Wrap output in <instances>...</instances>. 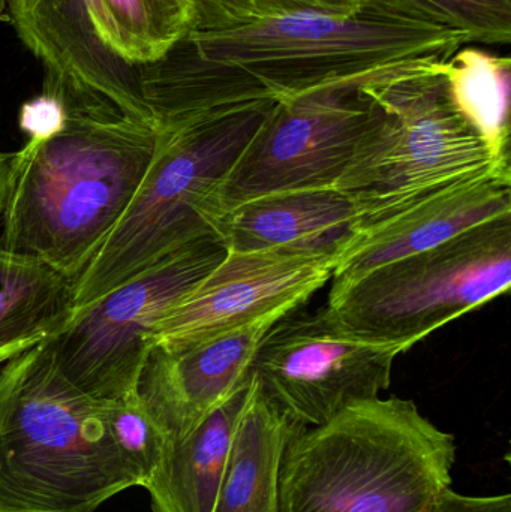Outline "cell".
<instances>
[{
  "instance_id": "1",
  "label": "cell",
  "mask_w": 511,
  "mask_h": 512,
  "mask_svg": "<svg viewBox=\"0 0 511 512\" xmlns=\"http://www.w3.org/2000/svg\"><path fill=\"white\" fill-rule=\"evenodd\" d=\"M461 33L362 5L353 15L297 12L237 29L192 30L161 60L140 66L156 125L245 104L285 101L326 84L410 62L444 63Z\"/></svg>"
},
{
  "instance_id": "2",
  "label": "cell",
  "mask_w": 511,
  "mask_h": 512,
  "mask_svg": "<svg viewBox=\"0 0 511 512\" xmlns=\"http://www.w3.org/2000/svg\"><path fill=\"white\" fill-rule=\"evenodd\" d=\"M65 108L62 131L14 153L0 248L74 285L137 194L159 132L114 110Z\"/></svg>"
},
{
  "instance_id": "3",
  "label": "cell",
  "mask_w": 511,
  "mask_h": 512,
  "mask_svg": "<svg viewBox=\"0 0 511 512\" xmlns=\"http://www.w3.org/2000/svg\"><path fill=\"white\" fill-rule=\"evenodd\" d=\"M143 486L108 402L65 378L47 339L0 366V512H95Z\"/></svg>"
},
{
  "instance_id": "4",
  "label": "cell",
  "mask_w": 511,
  "mask_h": 512,
  "mask_svg": "<svg viewBox=\"0 0 511 512\" xmlns=\"http://www.w3.org/2000/svg\"><path fill=\"white\" fill-rule=\"evenodd\" d=\"M455 436L413 400L375 397L285 447L279 512H432L452 489Z\"/></svg>"
},
{
  "instance_id": "5",
  "label": "cell",
  "mask_w": 511,
  "mask_h": 512,
  "mask_svg": "<svg viewBox=\"0 0 511 512\" xmlns=\"http://www.w3.org/2000/svg\"><path fill=\"white\" fill-rule=\"evenodd\" d=\"M275 104L230 105L158 128V147L137 194L72 285L74 309L188 246L221 239L225 180Z\"/></svg>"
},
{
  "instance_id": "6",
  "label": "cell",
  "mask_w": 511,
  "mask_h": 512,
  "mask_svg": "<svg viewBox=\"0 0 511 512\" xmlns=\"http://www.w3.org/2000/svg\"><path fill=\"white\" fill-rule=\"evenodd\" d=\"M441 66L402 63L365 84L375 117L335 185L356 204L357 228L477 177L511 174L450 101Z\"/></svg>"
},
{
  "instance_id": "7",
  "label": "cell",
  "mask_w": 511,
  "mask_h": 512,
  "mask_svg": "<svg viewBox=\"0 0 511 512\" xmlns=\"http://www.w3.org/2000/svg\"><path fill=\"white\" fill-rule=\"evenodd\" d=\"M511 285V216L392 262L344 288L327 306L353 330L413 348Z\"/></svg>"
},
{
  "instance_id": "8",
  "label": "cell",
  "mask_w": 511,
  "mask_h": 512,
  "mask_svg": "<svg viewBox=\"0 0 511 512\" xmlns=\"http://www.w3.org/2000/svg\"><path fill=\"white\" fill-rule=\"evenodd\" d=\"M225 255L221 239L201 240L72 310L68 322L47 339L60 372L104 402L137 394L156 325Z\"/></svg>"
},
{
  "instance_id": "9",
  "label": "cell",
  "mask_w": 511,
  "mask_h": 512,
  "mask_svg": "<svg viewBox=\"0 0 511 512\" xmlns=\"http://www.w3.org/2000/svg\"><path fill=\"white\" fill-rule=\"evenodd\" d=\"M404 343L348 327L329 306L293 312L264 336L252 373L264 396L294 423L320 426L392 384Z\"/></svg>"
},
{
  "instance_id": "10",
  "label": "cell",
  "mask_w": 511,
  "mask_h": 512,
  "mask_svg": "<svg viewBox=\"0 0 511 512\" xmlns=\"http://www.w3.org/2000/svg\"><path fill=\"white\" fill-rule=\"evenodd\" d=\"M378 71L276 101L228 173L225 212L266 195L335 188L374 120L365 84Z\"/></svg>"
},
{
  "instance_id": "11",
  "label": "cell",
  "mask_w": 511,
  "mask_h": 512,
  "mask_svg": "<svg viewBox=\"0 0 511 512\" xmlns=\"http://www.w3.org/2000/svg\"><path fill=\"white\" fill-rule=\"evenodd\" d=\"M8 9L18 38L44 66V92L158 128L140 66L123 59L101 0H8Z\"/></svg>"
},
{
  "instance_id": "12",
  "label": "cell",
  "mask_w": 511,
  "mask_h": 512,
  "mask_svg": "<svg viewBox=\"0 0 511 512\" xmlns=\"http://www.w3.org/2000/svg\"><path fill=\"white\" fill-rule=\"evenodd\" d=\"M336 252L227 251L153 330L149 346L192 345L273 313L297 312L330 279Z\"/></svg>"
},
{
  "instance_id": "13",
  "label": "cell",
  "mask_w": 511,
  "mask_h": 512,
  "mask_svg": "<svg viewBox=\"0 0 511 512\" xmlns=\"http://www.w3.org/2000/svg\"><path fill=\"white\" fill-rule=\"evenodd\" d=\"M285 316H263L192 345L149 346L137 396L170 441L194 432L251 379L264 336Z\"/></svg>"
},
{
  "instance_id": "14",
  "label": "cell",
  "mask_w": 511,
  "mask_h": 512,
  "mask_svg": "<svg viewBox=\"0 0 511 512\" xmlns=\"http://www.w3.org/2000/svg\"><path fill=\"white\" fill-rule=\"evenodd\" d=\"M506 216H511V174H486L452 186L354 230L336 249L332 289Z\"/></svg>"
},
{
  "instance_id": "15",
  "label": "cell",
  "mask_w": 511,
  "mask_h": 512,
  "mask_svg": "<svg viewBox=\"0 0 511 512\" xmlns=\"http://www.w3.org/2000/svg\"><path fill=\"white\" fill-rule=\"evenodd\" d=\"M359 225L356 204L338 189H303L255 198L230 210L221 240L233 252H336Z\"/></svg>"
},
{
  "instance_id": "16",
  "label": "cell",
  "mask_w": 511,
  "mask_h": 512,
  "mask_svg": "<svg viewBox=\"0 0 511 512\" xmlns=\"http://www.w3.org/2000/svg\"><path fill=\"white\" fill-rule=\"evenodd\" d=\"M251 388L252 376L194 432L168 442L144 484L152 512H215L231 441Z\"/></svg>"
},
{
  "instance_id": "17",
  "label": "cell",
  "mask_w": 511,
  "mask_h": 512,
  "mask_svg": "<svg viewBox=\"0 0 511 512\" xmlns=\"http://www.w3.org/2000/svg\"><path fill=\"white\" fill-rule=\"evenodd\" d=\"M261 391L254 373L231 441L215 512H279V471L290 439L302 430Z\"/></svg>"
},
{
  "instance_id": "18",
  "label": "cell",
  "mask_w": 511,
  "mask_h": 512,
  "mask_svg": "<svg viewBox=\"0 0 511 512\" xmlns=\"http://www.w3.org/2000/svg\"><path fill=\"white\" fill-rule=\"evenodd\" d=\"M72 289L50 265L0 248V349L56 334L74 310Z\"/></svg>"
},
{
  "instance_id": "19",
  "label": "cell",
  "mask_w": 511,
  "mask_h": 512,
  "mask_svg": "<svg viewBox=\"0 0 511 512\" xmlns=\"http://www.w3.org/2000/svg\"><path fill=\"white\" fill-rule=\"evenodd\" d=\"M441 69L458 113L477 132L492 161L511 170L509 57L462 47Z\"/></svg>"
},
{
  "instance_id": "20",
  "label": "cell",
  "mask_w": 511,
  "mask_h": 512,
  "mask_svg": "<svg viewBox=\"0 0 511 512\" xmlns=\"http://www.w3.org/2000/svg\"><path fill=\"white\" fill-rule=\"evenodd\" d=\"M126 62L144 66L161 60L195 27L189 0H101Z\"/></svg>"
},
{
  "instance_id": "21",
  "label": "cell",
  "mask_w": 511,
  "mask_h": 512,
  "mask_svg": "<svg viewBox=\"0 0 511 512\" xmlns=\"http://www.w3.org/2000/svg\"><path fill=\"white\" fill-rule=\"evenodd\" d=\"M402 20L441 27L464 36L465 44L509 45L511 0H360Z\"/></svg>"
},
{
  "instance_id": "22",
  "label": "cell",
  "mask_w": 511,
  "mask_h": 512,
  "mask_svg": "<svg viewBox=\"0 0 511 512\" xmlns=\"http://www.w3.org/2000/svg\"><path fill=\"white\" fill-rule=\"evenodd\" d=\"M194 6L198 32L237 29L278 15L297 12L348 17L359 9L360 0H189Z\"/></svg>"
},
{
  "instance_id": "23",
  "label": "cell",
  "mask_w": 511,
  "mask_h": 512,
  "mask_svg": "<svg viewBox=\"0 0 511 512\" xmlns=\"http://www.w3.org/2000/svg\"><path fill=\"white\" fill-rule=\"evenodd\" d=\"M108 423L117 447L143 474L146 484L161 462L170 439L150 417L137 394L108 402Z\"/></svg>"
},
{
  "instance_id": "24",
  "label": "cell",
  "mask_w": 511,
  "mask_h": 512,
  "mask_svg": "<svg viewBox=\"0 0 511 512\" xmlns=\"http://www.w3.org/2000/svg\"><path fill=\"white\" fill-rule=\"evenodd\" d=\"M66 108L57 96L42 90L41 95L24 102L18 114V125L29 140L42 141L62 131Z\"/></svg>"
},
{
  "instance_id": "25",
  "label": "cell",
  "mask_w": 511,
  "mask_h": 512,
  "mask_svg": "<svg viewBox=\"0 0 511 512\" xmlns=\"http://www.w3.org/2000/svg\"><path fill=\"white\" fill-rule=\"evenodd\" d=\"M432 512H511V495H462L450 489Z\"/></svg>"
},
{
  "instance_id": "26",
  "label": "cell",
  "mask_w": 511,
  "mask_h": 512,
  "mask_svg": "<svg viewBox=\"0 0 511 512\" xmlns=\"http://www.w3.org/2000/svg\"><path fill=\"white\" fill-rule=\"evenodd\" d=\"M12 159H14V153L0 152V224H2L3 209H5L6 194H8Z\"/></svg>"
},
{
  "instance_id": "27",
  "label": "cell",
  "mask_w": 511,
  "mask_h": 512,
  "mask_svg": "<svg viewBox=\"0 0 511 512\" xmlns=\"http://www.w3.org/2000/svg\"><path fill=\"white\" fill-rule=\"evenodd\" d=\"M41 342H21L15 343V345L8 346V348L0 349V366L9 358L15 357V355L21 354V352L27 351L32 346L38 345Z\"/></svg>"
},
{
  "instance_id": "28",
  "label": "cell",
  "mask_w": 511,
  "mask_h": 512,
  "mask_svg": "<svg viewBox=\"0 0 511 512\" xmlns=\"http://www.w3.org/2000/svg\"><path fill=\"white\" fill-rule=\"evenodd\" d=\"M0 23H11V17H9L8 0H0Z\"/></svg>"
}]
</instances>
